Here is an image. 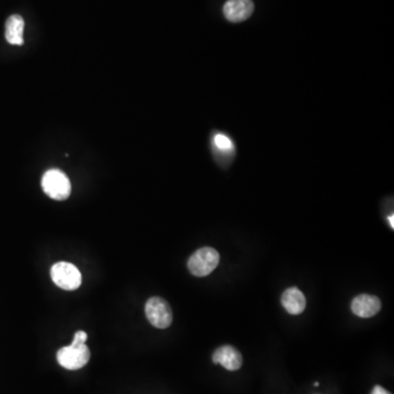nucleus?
I'll return each mask as SVG.
<instances>
[{
  "label": "nucleus",
  "instance_id": "obj_2",
  "mask_svg": "<svg viewBox=\"0 0 394 394\" xmlns=\"http://www.w3.org/2000/svg\"><path fill=\"white\" fill-rule=\"evenodd\" d=\"M220 256L215 249L205 247L192 254L188 259V271L196 277H205L215 271L220 264Z\"/></svg>",
  "mask_w": 394,
  "mask_h": 394
},
{
  "label": "nucleus",
  "instance_id": "obj_7",
  "mask_svg": "<svg viewBox=\"0 0 394 394\" xmlns=\"http://www.w3.org/2000/svg\"><path fill=\"white\" fill-rule=\"evenodd\" d=\"M350 308L352 314L359 318H371L376 316L382 309V301L377 296L363 294L352 299Z\"/></svg>",
  "mask_w": 394,
  "mask_h": 394
},
{
  "label": "nucleus",
  "instance_id": "obj_3",
  "mask_svg": "<svg viewBox=\"0 0 394 394\" xmlns=\"http://www.w3.org/2000/svg\"><path fill=\"white\" fill-rule=\"evenodd\" d=\"M51 276L56 286L64 290H76L80 287L82 276L73 264L58 262L51 269Z\"/></svg>",
  "mask_w": 394,
  "mask_h": 394
},
{
  "label": "nucleus",
  "instance_id": "obj_9",
  "mask_svg": "<svg viewBox=\"0 0 394 394\" xmlns=\"http://www.w3.org/2000/svg\"><path fill=\"white\" fill-rule=\"evenodd\" d=\"M282 305L288 314L293 316L303 314L305 309V295L297 287L288 288L282 295Z\"/></svg>",
  "mask_w": 394,
  "mask_h": 394
},
{
  "label": "nucleus",
  "instance_id": "obj_14",
  "mask_svg": "<svg viewBox=\"0 0 394 394\" xmlns=\"http://www.w3.org/2000/svg\"><path fill=\"white\" fill-rule=\"evenodd\" d=\"M393 218H394L393 215H391V216H390L389 218H388V220H389V224H390V225H391L392 229H393V228H394Z\"/></svg>",
  "mask_w": 394,
  "mask_h": 394
},
{
  "label": "nucleus",
  "instance_id": "obj_5",
  "mask_svg": "<svg viewBox=\"0 0 394 394\" xmlns=\"http://www.w3.org/2000/svg\"><path fill=\"white\" fill-rule=\"evenodd\" d=\"M147 319L157 329H167L172 323V310L169 303L160 297L148 299L145 307Z\"/></svg>",
  "mask_w": 394,
  "mask_h": 394
},
{
  "label": "nucleus",
  "instance_id": "obj_11",
  "mask_svg": "<svg viewBox=\"0 0 394 394\" xmlns=\"http://www.w3.org/2000/svg\"><path fill=\"white\" fill-rule=\"evenodd\" d=\"M213 146H214L215 152L220 154L222 159L231 158V156H233V152H235V144H233V139L230 138L229 136L226 135L225 133L217 132L214 134Z\"/></svg>",
  "mask_w": 394,
  "mask_h": 394
},
{
  "label": "nucleus",
  "instance_id": "obj_12",
  "mask_svg": "<svg viewBox=\"0 0 394 394\" xmlns=\"http://www.w3.org/2000/svg\"><path fill=\"white\" fill-rule=\"evenodd\" d=\"M87 339H88V335H87L86 332L78 331L73 337V344H86Z\"/></svg>",
  "mask_w": 394,
  "mask_h": 394
},
{
  "label": "nucleus",
  "instance_id": "obj_8",
  "mask_svg": "<svg viewBox=\"0 0 394 394\" xmlns=\"http://www.w3.org/2000/svg\"><path fill=\"white\" fill-rule=\"evenodd\" d=\"M214 364H220L224 368L229 371H235L242 366V355L241 352L230 345H225L217 348L213 354Z\"/></svg>",
  "mask_w": 394,
  "mask_h": 394
},
{
  "label": "nucleus",
  "instance_id": "obj_1",
  "mask_svg": "<svg viewBox=\"0 0 394 394\" xmlns=\"http://www.w3.org/2000/svg\"><path fill=\"white\" fill-rule=\"evenodd\" d=\"M42 188L47 196L56 201H65L71 193V181L58 169H51L44 173Z\"/></svg>",
  "mask_w": 394,
  "mask_h": 394
},
{
  "label": "nucleus",
  "instance_id": "obj_6",
  "mask_svg": "<svg viewBox=\"0 0 394 394\" xmlns=\"http://www.w3.org/2000/svg\"><path fill=\"white\" fill-rule=\"evenodd\" d=\"M254 11V3L252 0H228L224 5L222 12L230 22L246 21L252 16Z\"/></svg>",
  "mask_w": 394,
  "mask_h": 394
},
{
  "label": "nucleus",
  "instance_id": "obj_10",
  "mask_svg": "<svg viewBox=\"0 0 394 394\" xmlns=\"http://www.w3.org/2000/svg\"><path fill=\"white\" fill-rule=\"evenodd\" d=\"M24 20L19 15L9 17L6 21V39L11 45H24Z\"/></svg>",
  "mask_w": 394,
  "mask_h": 394
},
{
  "label": "nucleus",
  "instance_id": "obj_13",
  "mask_svg": "<svg viewBox=\"0 0 394 394\" xmlns=\"http://www.w3.org/2000/svg\"><path fill=\"white\" fill-rule=\"evenodd\" d=\"M371 394H391L389 391H386L382 386H376L373 388Z\"/></svg>",
  "mask_w": 394,
  "mask_h": 394
},
{
  "label": "nucleus",
  "instance_id": "obj_4",
  "mask_svg": "<svg viewBox=\"0 0 394 394\" xmlns=\"http://www.w3.org/2000/svg\"><path fill=\"white\" fill-rule=\"evenodd\" d=\"M89 348L86 344H73L60 348L57 352V361L68 370H78L90 361Z\"/></svg>",
  "mask_w": 394,
  "mask_h": 394
}]
</instances>
